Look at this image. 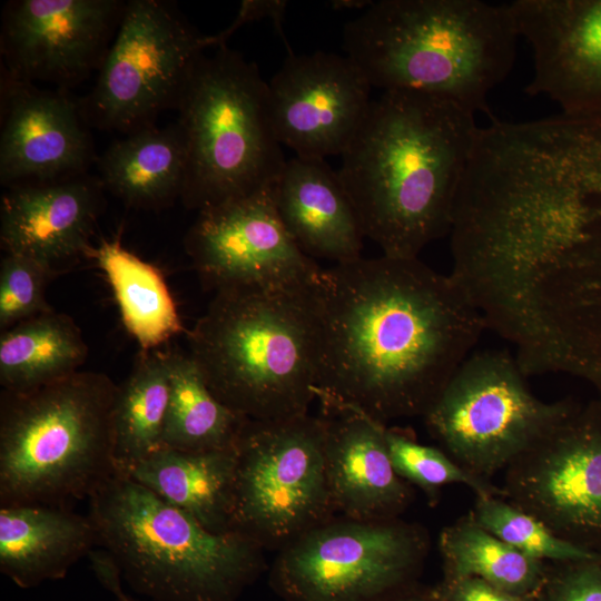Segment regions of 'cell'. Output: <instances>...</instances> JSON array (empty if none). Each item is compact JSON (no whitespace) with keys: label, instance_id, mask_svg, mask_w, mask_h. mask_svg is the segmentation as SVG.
I'll return each mask as SVG.
<instances>
[{"label":"cell","instance_id":"obj_21","mask_svg":"<svg viewBox=\"0 0 601 601\" xmlns=\"http://www.w3.org/2000/svg\"><path fill=\"white\" fill-rule=\"evenodd\" d=\"M98 545L90 516L71 508H0V572L21 589L63 579Z\"/></svg>","mask_w":601,"mask_h":601},{"label":"cell","instance_id":"obj_12","mask_svg":"<svg viewBox=\"0 0 601 601\" xmlns=\"http://www.w3.org/2000/svg\"><path fill=\"white\" fill-rule=\"evenodd\" d=\"M504 471L503 499L601 552V401L575 407Z\"/></svg>","mask_w":601,"mask_h":601},{"label":"cell","instance_id":"obj_14","mask_svg":"<svg viewBox=\"0 0 601 601\" xmlns=\"http://www.w3.org/2000/svg\"><path fill=\"white\" fill-rule=\"evenodd\" d=\"M126 3L118 0H16L2 13L1 53L14 79L65 90L100 68Z\"/></svg>","mask_w":601,"mask_h":601},{"label":"cell","instance_id":"obj_20","mask_svg":"<svg viewBox=\"0 0 601 601\" xmlns=\"http://www.w3.org/2000/svg\"><path fill=\"white\" fill-rule=\"evenodd\" d=\"M274 196L285 228L306 255L335 264L362 257L365 236L357 215L325 159L287 160Z\"/></svg>","mask_w":601,"mask_h":601},{"label":"cell","instance_id":"obj_32","mask_svg":"<svg viewBox=\"0 0 601 601\" xmlns=\"http://www.w3.org/2000/svg\"><path fill=\"white\" fill-rule=\"evenodd\" d=\"M556 563L560 570L549 584L545 601H601V555Z\"/></svg>","mask_w":601,"mask_h":601},{"label":"cell","instance_id":"obj_34","mask_svg":"<svg viewBox=\"0 0 601 601\" xmlns=\"http://www.w3.org/2000/svg\"><path fill=\"white\" fill-rule=\"evenodd\" d=\"M447 601H525L476 578L449 580Z\"/></svg>","mask_w":601,"mask_h":601},{"label":"cell","instance_id":"obj_36","mask_svg":"<svg viewBox=\"0 0 601 601\" xmlns=\"http://www.w3.org/2000/svg\"><path fill=\"white\" fill-rule=\"evenodd\" d=\"M372 1H363V0H341V1H332V7L334 9H362L367 8Z\"/></svg>","mask_w":601,"mask_h":601},{"label":"cell","instance_id":"obj_6","mask_svg":"<svg viewBox=\"0 0 601 601\" xmlns=\"http://www.w3.org/2000/svg\"><path fill=\"white\" fill-rule=\"evenodd\" d=\"M118 385L78 371L26 391H1L0 508H70L116 472Z\"/></svg>","mask_w":601,"mask_h":601},{"label":"cell","instance_id":"obj_29","mask_svg":"<svg viewBox=\"0 0 601 601\" xmlns=\"http://www.w3.org/2000/svg\"><path fill=\"white\" fill-rule=\"evenodd\" d=\"M471 516L486 531L538 561L569 562L601 555L559 536L539 519L501 496H476Z\"/></svg>","mask_w":601,"mask_h":601},{"label":"cell","instance_id":"obj_7","mask_svg":"<svg viewBox=\"0 0 601 601\" xmlns=\"http://www.w3.org/2000/svg\"><path fill=\"white\" fill-rule=\"evenodd\" d=\"M216 48L199 57L177 106L186 156L180 200L197 211L275 185L287 161L257 66L227 45Z\"/></svg>","mask_w":601,"mask_h":601},{"label":"cell","instance_id":"obj_3","mask_svg":"<svg viewBox=\"0 0 601 601\" xmlns=\"http://www.w3.org/2000/svg\"><path fill=\"white\" fill-rule=\"evenodd\" d=\"M521 39L510 4L380 0L343 28V48L372 88L414 90L489 112Z\"/></svg>","mask_w":601,"mask_h":601},{"label":"cell","instance_id":"obj_16","mask_svg":"<svg viewBox=\"0 0 601 601\" xmlns=\"http://www.w3.org/2000/svg\"><path fill=\"white\" fill-rule=\"evenodd\" d=\"M510 4L530 46L526 91L561 112L601 117V0H516Z\"/></svg>","mask_w":601,"mask_h":601},{"label":"cell","instance_id":"obj_27","mask_svg":"<svg viewBox=\"0 0 601 601\" xmlns=\"http://www.w3.org/2000/svg\"><path fill=\"white\" fill-rule=\"evenodd\" d=\"M168 351H141L126 381L118 385L114 406V457L118 473L162 447L169 401Z\"/></svg>","mask_w":601,"mask_h":601},{"label":"cell","instance_id":"obj_33","mask_svg":"<svg viewBox=\"0 0 601 601\" xmlns=\"http://www.w3.org/2000/svg\"><path fill=\"white\" fill-rule=\"evenodd\" d=\"M287 7V1L280 0H245L242 1L239 11L231 24L217 35H213L214 47L226 45L227 39L243 24L269 19L278 35L283 38L287 48L288 43L284 35V16Z\"/></svg>","mask_w":601,"mask_h":601},{"label":"cell","instance_id":"obj_23","mask_svg":"<svg viewBox=\"0 0 601 601\" xmlns=\"http://www.w3.org/2000/svg\"><path fill=\"white\" fill-rule=\"evenodd\" d=\"M99 180L127 206L157 210L180 198L186 170L177 124L147 127L111 144L98 160Z\"/></svg>","mask_w":601,"mask_h":601},{"label":"cell","instance_id":"obj_11","mask_svg":"<svg viewBox=\"0 0 601 601\" xmlns=\"http://www.w3.org/2000/svg\"><path fill=\"white\" fill-rule=\"evenodd\" d=\"M425 533L396 519L324 522L283 546L270 573L287 601H376L426 552Z\"/></svg>","mask_w":601,"mask_h":601},{"label":"cell","instance_id":"obj_30","mask_svg":"<svg viewBox=\"0 0 601 601\" xmlns=\"http://www.w3.org/2000/svg\"><path fill=\"white\" fill-rule=\"evenodd\" d=\"M392 465L396 474L434 497L446 484L459 483L472 489L476 496H501V489L457 464L445 452L418 443L412 434L400 428H385Z\"/></svg>","mask_w":601,"mask_h":601},{"label":"cell","instance_id":"obj_4","mask_svg":"<svg viewBox=\"0 0 601 601\" xmlns=\"http://www.w3.org/2000/svg\"><path fill=\"white\" fill-rule=\"evenodd\" d=\"M304 290L215 293L187 332L213 394L248 420L304 415L316 398V341Z\"/></svg>","mask_w":601,"mask_h":601},{"label":"cell","instance_id":"obj_31","mask_svg":"<svg viewBox=\"0 0 601 601\" xmlns=\"http://www.w3.org/2000/svg\"><path fill=\"white\" fill-rule=\"evenodd\" d=\"M52 278V274L36 260L4 253L0 263L1 332L52 309L45 296Z\"/></svg>","mask_w":601,"mask_h":601},{"label":"cell","instance_id":"obj_25","mask_svg":"<svg viewBox=\"0 0 601 601\" xmlns=\"http://www.w3.org/2000/svg\"><path fill=\"white\" fill-rule=\"evenodd\" d=\"M88 347L76 323L53 309L1 332L0 384L26 391L79 371Z\"/></svg>","mask_w":601,"mask_h":601},{"label":"cell","instance_id":"obj_17","mask_svg":"<svg viewBox=\"0 0 601 601\" xmlns=\"http://www.w3.org/2000/svg\"><path fill=\"white\" fill-rule=\"evenodd\" d=\"M79 101L1 75L0 183L7 188L87 173L95 160Z\"/></svg>","mask_w":601,"mask_h":601},{"label":"cell","instance_id":"obj_9","mask_svg":"<svg viewBox=\"0 0 601 601\" xmlns=\"http://www.w3.org/2000/svg\"><path fill=\"white\" fill-rule=\"evenodd\" d=\"M333 513L324 417L248 420L237 440L230 530L285 546Z\"/></svg>","mask_w":601,"mask_h":601},{"label":"cell","instance_id":"obj_18","mask_svg":"<svg viewBox=\"0 0 601 601\" xmlns=\"http://www.w3.org/2000/svg\"><path fill=\"white\" fill-rule=\"evenodd\" d=\"M105 190L99 178L87 173L9 187L1 198V248L36 260L53 277L67 273L90 259Z\"/></svg>","mask_w":601,"mask_h":601},{"label":"cell","instance_id":"obj_28","mask_svg":"<svg viewBox=\"0 0 601 601\" xmlns=\"http://www.w3.org/2000/svg\"><path fill=\"white\" fill-rule=\"evenodd\" d=\"M449 580L476 578L526 599L543 584L545 562L516 551L469 514L444 528L439 539Z\"/></svg>","mask_w":601,"mask_h":601},{"label":"cell","instance_id":"obj_1","mask_svg":"<svg viewBox=\"0 0 601 601\" xmlns=\"http://www.w3.org/2000/svg\"><path fill=\"white\" fill-rule=\"evenodd\" d=\"M316 398L385 424L423 415L487 328L464 289L418 257L356 258L305 287Z\"/></svg>","mask_w":601,"mask_h":601},{"label":"cell","instance_id":"obj_5","mask_svg":"<svg viewBox=\"0 0 601 601\" xmlns=\"http://www.w3.org/2000/svg\"><path fill=\"white\" fill-rule=\"evenodd\" d=\"M88 515L122 579L152 601H237L265 566L252 538L211 532L118 472L89 497Z\"/></svg>","mask_w":601,"mask_h":601},{"label":"cell","instance_id":"obj_26","mask_svg":"<svg viewBox=\"0 0 601 601\" xmlns=\"http://www.w3.org/2000/svg\"><path fill=\"white\" fill-rule=\"evenodd\" d=\"M168 359L170 390L162 446L197 453L235 445L248 418L213 394L189 353L169 349Z\"/></svg>","mask_w":601,"mask_h":601},{"label":"cell","instance_id":"obj_8","mask_svg":"<svg viewBox=\"0 0 601 601\" xmlns=\"http://www.w3.org/2000/svg\"><path fill=\"white\" fill-rule=\"evenodd\" d=\"M515 355L470 354L423 414L430 434L467 472L505 470L577 406L535 396Z\"/></svg>","mask_w":601,"mask_h":601},{"label":"cell","instance_id":"obj_35","mask_svg":"<svg viewBox=\"0 0 601 601\" xmlns=\"http://www.w3.org/2000/svg\"><path fill=\"white\" fill-rule=\"evenodd\" d=\"M88 558L97 580L117 601H137L122 589L120 570L108 552L93 550Z\"/></svg>","mask_w":601,"mask_h":601},{"label":"cell","instance_id":"obj_22","mask_svg":"<svg viewBox=\"0 0 601 601\" xmlns=\"http://www.w3.org/2000/svg\"><path fill=\"white\" fill-rule=\"evenodd\" d=\"M237 442L207 451L160 447L127 475L170 505L186 512L211 532L230 530Z\"/></svg>","mask_w":601,"mask_h":601},{"label":"cell","instance_id":"obj_37","mask_svg":"<svg viewBox=\"0 0 601 601\" xmlns=\"http://www.w3.org/2000/svg\"><path fill=\"white\" fill-rule=\"evenodd\" d=\"M395 601H437L433 600L431 598H424V597H410V598H403Z\"/></svg>","mask_w":601,"mask_h":601},{"label":"cell","instance_id":"obj_2","mask_svg":"<svg viewBox=\"0 0 601 601\" xmlns=\"http://www.w3.org/2000/svg\"><path fill=\"white\" fill-rule=\"evenodd\" d=\"M479 129L475 114L431 93L387 90L372 99L337 175L383 255L418 257L450 234Z\"/></svg>","mask_w":601,"mask_h":601},{"label":"cell","instance_id":"obj_24","mask_svg":"<svg viewBox=\"0 0 601 601\" xmlns=\"http://www.w3.org/2000/svg\"><path fill=\"white\" fill-rule=\"evenodd\" d=\"M90 259L114 292L121 322L141 351L155 349L185 331L161 272L126 249L118 238L101 239Z\"/></svg>","mask_w":601,"mask_h":601},{"label":"cell","instance_id":"obj_19","mask_svg":"<svg viewBox=\"0 0 601 601\" xmlns=\"http://www.w3.org/2000/svg\"><path fill=\"white\" fill-rule=\"evenodd\" d=\"M325 412V465L334 512L358 521L396 519L411 490L392 465L385 424L353 408Z\"/></svg>","mask_w":601,"mask_h":601},{"label":"cell","instance_id":"obj_10","mask_svg":"<svg viewBox=\"0 0 601 601\" xmlns=\"http://www.w3.org/2000/svg\"><path fill=\"white\" fill-rule=\"evenodd\" d=\"M214 47L173 6L158 0L126 3L95 87L79 105L88 126L131 134L177 109L195 63Z\"/></svg>","mask_w":601,"mask_h":601},{"label":"cell","instance_id":"obj_15","mask_svg":"<svg viewBox=\"0 0 601 601\" xmlns=\"http://www.w3.org/2000/svg\"><path fill=\"white\" fill-rule=\"evenodd\" d=\"M267 85L277 138L298 157L341 156L372 101L356 62L333 52L290 53Z\"/></svg>","mask_w":601,"mask_h":601},{"label":"cell","instance_id":"obj_13","mask_svg":"<svg viewBox=\"0 0 601 601\" xmlns=\"http://www.w3.org/2000/svg\"><path fill=\"white\" fill-rule=\"evenodd\" d=\"M274 186L198 211L184 247L206 289L299 290L321 269L285 228Z\"/></svg>","mask_w":601,"mask_h":601}]
</instances>
